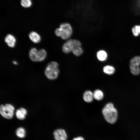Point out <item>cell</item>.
Instances as JSON below:
<instances>
[{
  "label": "cell",
  "instance_id": "4fadbf2b",
  "mask_svg": "<svg viewBox=\"0 0 140 140\" xmlns=\"http://www.w3.org/2000/svg\"><path fill=\"white\" fill-rule=\"evenodd\" d=\"M94 98L97 101L102 99L104 97V94L102 91L99 89L95 90L93 92Z\"/></svg>",
  "mask_w": 140,
  "mask_h": 140
},
{
  "label": "cell",
  "instance_id": "2e32d148",
  "mask_svg": "<svg viewBox=\"0 0 140 140\" xmlns=\"http://www.w3.org/2000/svg\"><path fill=\"white\" fill-rule=\"evenodd\" d=\"M103 71L106 74L109 75H112L114 73L115 69L112 66L107 65L103 67Z\"/></svg>",
  "mask_w": 140,
  "mask_h": 140
},
{
  "label": "cell",
  "instance_id": "e0dca14e",
  "mask_svg": "<svg viewBox=\"0 0 140 140\" xmlns=\"http://www.w3.org/2000/svg\"><path fill=\"white\" fill-rule=\"evenodd\" d=\"M17 136L19 138H23L25 136V131L22 127H19L17 128L16 131Z\"/></svg>",
  "mask_w": 140,
  "mask_h": 140
},
{
  "label": "cell",
  "instance_id": "9c48e42d",
  "mask_svg": "<svg viewBox=\"0 0 140 140\" xmlns=\"http://www.w3.org/2000/svg\"><path fill=\"white\" fill-rule=\"evenodd\" d=\"M27 113V111L25 109L21 107L16 110L15 112V115L18 119L22 120L25 118Z\"/></svg>",
  "mask_w": 140,
  "mask_h": 140
},
{
  "label": "cell",
  "instance_id": "8992f818",
  "mask_svg": "<svg viewBox=\"0 0 140 140\" xmlns=\"http://www.w3.org/2000/svg\"><path fill=\"white\" fill-rule=\"evenodd\" d=\"M54 138L56 140H66L67 135L65 131L59 129L55 130L53 133Z\"/></svg>",
  "mask_w": 140,
  "mask_h": 140
},
{
  "label": "cell",
  "instance_id": "7402d4cb",
  "mask_svg": "<svg viewBox=\"0 0 140 140\" xmlns=\"http://www.w3.org/2000/svg\"><path fill=\"white\" fill-rule=\"evenodd\" d=\"M73 140H84V139L83 137L80 136L74 138Z\"/></svg>",
  "mask_w": 140,
  "mask_h": 140
},
{
  "label": "cell",
  "instance_id": "44dd1931",
  "mask_svg": "<svg viewBox=\"0 0 140 140\" xmlns=\"http://www.w3.org/2000/svg\"><path fill=\"white\" fill-rule=\"evenodd\" d=\"M135 5L136 8H137V9L140 11V0H135Z\"/></svg>",
  "mask_w": 140,
  "mask_h": 140
},
{
  "label": "cell",
  "instance_id": "d6986e66",
  "mask_svg": "<svg viewBox=\"0 0 140 140\" xmlns=\"http://www.w3.org/2000/svg\"><path fill=\"white\" fill-rule=\"evenodd\" d=\"M132 31L134 36H138L140 34V25H136L134 26L132 28Z\"/></svg>",
  "mask_w": 140,
  "mask_h": 140
},
{
  "label": "cell",
  "instance_id": "5bb4252c",
  "mask_svg": "<svg viewBox=\"0 0 140 140\" xmlns=\"http://www.w3.org/2000/svg\"><path fill=\"white\" fill-rule=\"evenodd\" d=\"M96 56L99 60L101 61H104L107 59V55L105 51L101 50L97 52Z\"/></svg>",
  "mask_w": 140,
  "mask_h": 140
},
{
  "label": "cell",
  "instance_id": "5b68a950",
  "mask_svg": "<svg viewBox=\"0 0 140 140\" xmlns=\"http://www.w3.org/2000/svg\"><path fill=\"white\" fill-rule=\"evenodd\" d=\"M81 43L78 40L71 39L67 40L63 45L62 51L65 53H68L72 52L75 48L81 46Z\"/></svg>",
  "mask_w": 140,
  "mask_h": 140
},
{
  "label": "cell",
  "instance_id": "603a6c76",
  "mask_svg": "<svg viewBox=\"0 0 140 140\" xmlns=\"http://www.w3.org/2000/svg\"><path fill=\"white\" fill-rule=\"evenodd\" d=\"M12 62L14 64H15V65H17L18 64L17 62L15 61H13Z\"/></svg>",
  "mask_w": 140,
  "mask_h": 140
},
{
  "label": "cell",
  "instance_id": "30bf717a",
  "mask_svg": "<svg viewBox=\"0 0 140 140\" xmlns=\"http://www.w3.org/2000/svg\"><path fill=\"white\" fill-rule=\"evenodd\" d=\"M83 100L87 103H90L93 101L94 99L93 93L89 90L85 91L83 96Z\"/></svg>",
  "mask_w": 140,
  "mask_h": 140
},
{
  "label": "cell",
  "instance_id": "8fae6325",
  "mask_svg": "<svg viewBox=\"0 0 140 140\" xmlns=\"http://www.w3.org/2000/svg\"><path fill=\"white\" fill-rule=\"evenodd\" d=\"M29 37L31 41L35 43H39L41 40L40 36L34 31L31 32L29 33Z\"/></svg>",
  "mask_w": 140,
  "mask_h": 140
},
{
  "label": "cell",
  "instance_id": "7c38bea8",
  "mask_svg": "<svg viewBox=\"0 0 140 140\" xmlns=\"http://www.w3.org/2000/svg\"><path fill=\"white\" fill-rule=\"evenodd\" d=\"M47 53L46 51L43 49H41L38 51L37 55V61H41L45 58Z\"/></svg>",
  "mask_w": 140,
  "mask_h": 140
},
{
  "label": "cell",
  "instance_id": "52a82bcc",
  "mask_svg": "<svg viewBox=\"0 0 140 140\" xmlns=\"http://www.w3.org/2000/svg\"><path fill=\"white\" fill-rule=\"evenodd\" d=\"M139 65V64L137 62L130 61V68L131 72L132 74L137 75L140 73Z\"/></svg>",
  "mask_w": 140,
  "mask_h": 140
},
{
  "label": "cell",
  "instance_id": "277c9868",
  "mask_svg": "<svg viewBox=\"0 0 140 140\" xmlns=\"http://www.w3.org/2000/svg\"><path fill=\"white\" fill-rule=\"evenodd\" d=\"M15 108L10 104H1L0 106V113L4 118L7 119L12 118L14 115Z\"/></svg>",
  "mask_w": 140,
  "mask_h": 140
},
{
  "label": "cell",
  "instance_id": "ac0fdd59",
  "mask_svg": "<svg viewBox=\"0 0 140 140\" xmlns=\"http://www.w3.org/2000/svg\"><path fill=\"white\" fill-rule=\"evenodd\" d=\"M76 56H79L83 53V50L81 46L76 47L74 48L72 51Z\"/></svg>",
  "mask_w": 140,
  "mask_h": 140
},
{
  "label": "cell",
  "instance_id": "ffe728a7",
  "mask_svg": "<svg viewBox=\"0 0 140 140\" xmlns=\"http://www.w3.org/2000/svg\"><path fill=\"white\" fill-rule=\"evenodd\" d=\"M21 4L24 8H29L31 6L32 2L31 0H21Z\"/></svg>",
  "mask_w": 140,
  "mask_h": 140
},
{
  "label": "cell",
  "instance_id": "9a60e30c",
  "mask_svg": "<svg viewBox=\"0 0 140 140\" xmlns=\"http://www.w3.org/2000/svg\"><path fill=\"white\" fill-rule=\"evenodd\" d=\"M38 51L35 48H32L30 50L29 57L32 61L36 62L37 61V55Z\"/></svg>",
  "mask_w": 140,
  "mask_h": 140
},
{
  "label": "cell",
  "instance_id": "7a4b0ae2",
  "mask_svg": "<svg viewBox=\"0 0 140 140\" xmlns=\"http://www.w3.org/2000/svg\"><path fill=\"white\" fill-rule=\"evenodd\" d=\"M72 32L71 25L68 23H64L61 24L59 28L56 29L55 33L57 36L60 37L63 39L66 40L70 38Z\"/></svg>",
  "mask_w": 140,
  "mask_h": 140
},
{
  "label": "cell",
  "instance_id": "ba28073f",
  "mask_svg": "<svg viewBox=\"0 0 140 140\" xmlns=\"http://www.w3.org/2000/svg\"><path fill=\"white\" fill-rule=\"evenodd\" d=\"M4 41L9 46L13 48L15 46L16 40L13 36L11 34H8L5 37Z\"/></svg>",
  "mask_w": 140,
  "mask_h": 140
},
{
  "label": "cell",
  "instance_id": "3957f363",
  "mask_svg": "<svg viewBox=\"0 0 140 140\" xmlns=\"http://www.w3.org/2000/svg\"><path fill=\"white\" fill-rule=\"evenodd\" d=\"M58 63L52 61L49 63L46 66L44 73L47 78L50 80L56 79L58 76L59 71Z\"/></svg>",
  "mask_w": 140,
  "mask_h": 140
},
{
  "label": "cell",
  "instance_id": "6da1fadb",
  "mask_svg": "<svg viewBox=\"0 0 140 140\" xmlns=\"http://www.w3.org/2000/svg\"><path fill=\"white\" fill-rule=\"evenodd\" d=\"M102 113L105 119L108 122L114 124L116 121L117 111L112 103L107 104L102 109Z\"/></svg>",
  "mask_w": 140,
  "mask_h": 140
}]
</instances>
